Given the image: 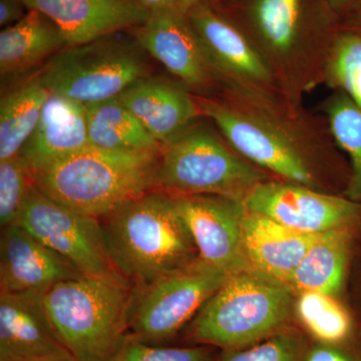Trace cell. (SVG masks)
I'll return each mask as SVG.
<instances>
[{"label": "cell", "mask_w": 361, "mask_h": 361, "mask_svg": "<svg viewBox=\"0 0 361 361\" xmlns=\"http://www.w3.org/2000/svg\"><path fill=\"white\" fill-rule=\"evenodd\" d=\"M360 6H361V4H360ZM357 23H358V25H360V28L361 30V6L360 8V11H358ZM358 33H360V35H361V32H358Z\"/></svg>", "instance_id": "obj_37"}, {"label": "cell", "mask_w": 361, "mask_h": 361, "mask_svg": "<svg viewBox=\"0 0 361 361\" xmlns=\"http://www.w3.org/2000/svg\"><path fill=\"white\" fill-rule=\"evenodd\" d=\"M212 346L198 344L188 348H169L145 343L129 336L111 361H216Z\"/></svg>", "instance_id": "obj_30"}, {"label": "cell", "mask_w": 361, "mask_h": 361, "mask_svg": "<svg viewBox=\"0 0 361 361\" xmlns=\"http://www.w3.org/2000/svg\"><path fill=\"white\" fill-rule=\"evenodd\" d=\"M85 109L90 146L109 151L161 153L160 142L118 97Z\"/></svg>", "instance_id": "obj_22"}, {"label": "cell", "mask_w": 361, "mask_h": 361, "mask_svg": "<svg viewBox=\"0 0 361 361\" xmlns=\"http://www.w3.org/2000/svg\"><path fill=\"white\" fill-rule=\"evenodd\" d=\"M89 145L85 104L51 92L18 156L32 179Z\"/></svg>", "instance_id": "obj_16"}, {"label": "cell", "mask_w": 361, "mask_h": 361, "mask_svg": "<svg viewBox=\"0 0 361 361\" xmlns=\"http://www.w3.org/2000/svg\"><path fill=\"white\" fill-rule=\"evenodd\" d=\"M353 287H355L356 308L361 314V253L356 261Z\"/></svg>", "instance_id": "obj_34"}, {"label": "cell", "mask_w": 361, "mask_h": 361, "mask_svg": "<svg viewBox=\"0 0 361 361\" xmlns=\"http://www.w3.org/2000/svg\"><path fill=\"white\" fill-rule=\"evenodd\" d=\"M189 18L212 65L216 63L223 70L252 80L269 78L264 61L243 35L206 4L195 7Z\"/></svg>", "instance_id": "obj_21"}, {"label": "cell", "mask_w": 361, "mask_h": 361, "mask_svg": "<svg viewBox=\"0 0 361 361\" xmlns=\"http://www.w3.org/2000/svg\"><path fill=\"white\" fill-rule=\"evenodd\" d=\"M82 276L70 263L20 224L4 228L0 239V292L44 294L54 285Z\"/></svg>", "instance_id": "obj_15"}, {"label": "cell", "mask_w": 361, "mask_h": 361, "mask_svg": "<svg viewBox=\"0 0 361 361\" xmlns=\"http://www.w3.org/2000/svg\"><path fill=\"white\" fill-rule=\"evenodd\" d=\"M118 97L161 146L189 128L198 113L186 90L163 78H142Z\"/></svg>", "instance_id": "obj_17"}, {"label": "cell", "mask_w": 361, "mask_h": 361, "mask_svg": "<svg viewBox=\"0 0 361 361\" xmlns=\"http://www.w3.org/2000/svg\"><path fill=\"white\" fill-rule=\"evenodd\" d=\"M329 2L336 8H345L353 4H361V0H329Z\"/></svg>", "instance_id": "obj_35"}, {"label": "cell", "mask_w": 361, "mask_h": 361, "mask_svg": "<svg viewBox=\"0 0 361 361\" xmlns=\"http://www.w3.org/2000/svg\"><path fill=\"white\" fill-rule=\"evenodd\" d=\"M249 212L307 234L361 225V203L317 193L296 183L264 182L242 201Z\"/></svg>", "instance_id": "obj_9"}, {"label": "cell", "mask_w": 361, "mask_h": 361, "mask_svg": "<svg viewBox=\"0 0 361 361\" xmlns=\"http://www.w3.org/2000/svg\"><path fill=\"white\" fill-rule=\"evenodd\" d=\"M330 129L351 163L346 197L361 203V109L343 92L329 106Z\"/></svg>", "instance_id": "obj_25"}, {"label": "cell", "mask_w": 361, "mask_h": 361, "mask_svg": "<svg viewBox=\"0 0 361 361\" xmlns=\"http://www.w3.org/2000/svg\"><path fill=\"white\" fill-rule=\"evenodd\" d=\"M265 175L219 139L187 128L161 146L156 189L171 195H213L242 202Z\"/></svg>", "instance_id": "obj_5"}, {"label": "cell", "mask_w": 361, "mask_h": 361, "mask_svg": "<svg viewBox=\"0 0 361 361\" xmlns=\"http://www.w3.org/2000/svg\"><path fill=\"white\" fill-rule=\"evenodd\" d=\"M228 275L199 259L148 286L135 288L129 336L156 345L174 338L194 319Z\"/></svg>", "instance_id": "obj_7"}, {"label": "cell", "mask_w": 361, "mask_h": 361, "mask_svg": "<svg viewBox=\"0 0 361 361\" xmlns=\"http://www.w3.org/2000/svg\"><path fill=\"white\" fill-rule=\"evenodd\" d=\"M116 35L59 51L40 71L42 84L52 94L85 106L116 99L147 75L137 40Z\"/></svg>", "instance_id": "obj_6"}, {"label": "cell", "mask_w": 361, "mask_h": 361, "mask_svg": "<svg viewBox=\"0 0 361 361\" xmlns=\"http://www.w3.org/2000/svg\"><path fill=\"white\" fill-rule=\"evenodd\" d=\"M252 16L263 39L285 51L295 42L302 20V0H256Z\"/></svg>", "instance_id": "obj_26"}, {"label": "cell", "mask_w": 361, "mask_h": 361, "mask_svg": "<svg viewBox=\"0 0 361 361\" xmlns=\"http://www.w3.org/2000/svg\"><path fill=\"white\" fill-rule=\"evenodd\" d=\"M329 61L332 82L361 109V35L346 32L337 37Z\"/></svg>", "instance_id": "obj_27"}, {"label": "cell", "mask_w": 361, "mask_h": 361, "mask_svg": "<svg viewBox=\"0 0 361 361\" xmlns=\"http://www.w3.org/2000/svg\"><path fill=\"white\" fill-rule=\"evenodd\" d=\"M28 9L54 21L68 47L89 44L146 23L149 13L139 0H25Z\"/></svg>", "instance_id": "obj_13"}, {"label": "cell", "mask_w": 361, "mask_h": 361, "mask_svg": "<svg viewBox=\"0 0 361 361\" xmlns=\"http://www.w3.org/2000/svg\"><path fill=\"white\" fill-rule=\"evenodd\" d=\"M201 108L240 155L288 182L312 186L313 177L305 161L285 137L263 123L220 104L204 102Z\"/></svg>", "instance_id": "obj_12"}, {"label": "cell", "mask_w": 361, "mask_h": 361, "mask_svg": "<svg viewBox=\"0 0 361 361\" xmlns=\"http://www.w3.org/2000/svg\"><path fill=\"white\" fill-rule=\"evenodd\" d=\"M28 11L25 0H0V26L6 28L18 23Z\"/></svg>", "instance_id": "obj_33"}, {"label": "cell", "mask_w": 361, "mask_h": 361, "mask_svg": "<svg viewBox=\"0 0 361 361\" xmlns=\"http://www.w3.org/2000/svg\"><path fill=\"white\" fill-rule=\"evenodd\" d=\"M139 2L149 13L173 11L189 14L195 7L205 4V0H139Z\"/></svg>", "instance_id": "obj_32"}, {"label": "cell", "mask_w": 361, "mask_h": 361, "mask_svg": "<svg viewBox=\"0 0 361 361\" xmlns=\"http://www.w3.org/2000/svg\"><path fill=\"white\" fill-rule=\"evenodd\" d=\"M18 224L68 261L82 276L116 273L99 218L61 205L35 183Z\"/></svg>", "instance_id": "obj_8"}, {"label": "cell", "mask_w": 361, "mask_h": 361, "mask_svg": "<svg viewBox=\"0 0 361 361\" xmlns=\"http://www.w3.org/2000/svg\"><path fill=\"white\" fill-rule=\"evenodd\" d=\"M32 184V176L20 156L0 161V224L2 229L18 224Z\"/></svg>", "instance_id": "obj_29"}, {"label": "cell", "mask_w": 361, "mask_h": 361, "mask_svg": "<svg viewBox=\"0 0 361 361\" xmlns=\"http://www.w3.org/2000/svg\"><path fill=\"white\" fill-rule=\"evenodd\" d=\"M360 233L361 225L322 233L287 282L295 295L315 291L338 298L345 288Z\"/></svg>", "instance_id": "obj_19"}, {"label": "cell", "mask_w": 361, "mask_h": 361, "mask_svg": "<svg viewBox=\"0 0 361 361\" xmlns=\"http://www.w3.org/2000/svg\"><path fill=\"white\" fill-rule=\"evenodd\" d=\"M111 263L134 288L199 260L174 196L154 189L99 218Z\"/></svg>", "instance_id": "obj_1"}, {"label": "cell", "mask_w": 361, "mask_h": 361, "mask_svg": "<svg viewBox=\"0 0 361 361\" xmlns=\"http://www.w3.org/2000/svg\"><path fill=\"white\" fill-rule=\"evenodd\" d=\"M294 314L315 342L353 343L356 334L355 316L337 297L315 291L296 295Z\"/></svg>", "instance_id": "obj_24"}, {"label": "cell", "mask_w": 361, "mask_h": 361, "mask_svg": "<svg viewBox=\"0 0 361 361\" xmlns=\"http://www.w3.org/2000/svg\"><path fill=\"white\" fill-rule=\"evenodd\" d=\"M173 196L199 259L227 274L251 266L244 251L242 202L213 195Z\"/></svg>", "instance_id": "obj_10"}, {"label": "cell", "mask_w": 361, "mask_h": 361, "mask_svg": "<svg viewBox=\"0 0 361 361\" xmlns=\"http://www.w3.org/2000/svg\"><path fill=\"white\" fill-rule=\"evenodd\" d=\"M290 287L249 266L228 275L187 326L196 344L239 349L287 329L294 314Z\"/></svg>", "instance_id": "obj_3"}, {"label": "cell", "mask_w": 361, "mask_h": 361, "mask_svg": "<svg viewBox=\"0 0 361 361\" xmlns=\"http://www.w3.org/2000/svg\"><path fill=\"white\" fill-rule=\"evenodd\" d=\"M135 32V39L142 49L172 75L192 85L208 82L212 63L189 14L153 11Z\"/></svg>", "instance_id": "obj_14"}, {"label": "cell", "mask_w": 361, "mask_h": 361, "mask_svg": "<svg viewBox=\"0 0 361 361\" xmlns=\"http://www.w3.org/2000/svg\"><path fill=\"white\" fill-rule=\"evenodd\" d=\"M160 153L109 151L89 146L32 178L61 205L101 218L156 189Z\"/></svg>", "instance_id": "obj_4"}, {"label": "cell", "mask_w": 361, "mask_h": 361, "mask_svg": "<svg viewBox=\"0 0 361 361\" xmlns=\"http://www.w3.org/2000/svg\"><path fill=\"white\" fill-rule=\"evenodd\" d=\"M42 361H78L73 357L59 358V360H42Z\"/></svg>", "instance_id": "obj_36"}, {"label": "cell", "mask_w": 361, "mask_h": 361, "mask_svg": "<svg viewBox=\"0 0 361 361\" xmlns=\"http://www.w3.org/2000/svg\"><path fill=\"white\" fill-rule=\"evenodd\" d=\"M308 346L299 332L285 329L247 348L221 350L216 361H304Z\"/></svg>", "instance_id": "obj_28"}, {"label": "cell", "mask_w": 361, "mask_h": 361, "mask_svg": "<svg viewBox=\"0 0 361 361\" xmlns=\"http://www.w3.org/2000/svg\"><path fill=\"white\" fill-rule=\"evenodd\" d=\"M135 288L118 272L78 276L44 294L59 341L78 361H111L129 338Z\"/></svg>", "instance_id": "obj_2"}, {"label": "cell", "mask_w": 361, "mask_h": 361, "mask_svg": "<svg viewBox=\"0 0 361 361\" xmlns=\"http://www.w3.org/2000/svg\"><path fill=\"white\" fill-rule=\"evenodd\" d=\"M242 225L244 251L249 264L286 284L322 234L292 230L246 209Z\"/></svg>", "instance_id": "obj_18"}, {"label": "cell", "mask_w": 361, "mask_h": 361, "mask_svg": "<svg viewBox=\"0 0 361 361\" xmlns=\"http://www.w3.org/2000/svg\"><path fill=\"white\" fill-rule=\"evenodd\" d=\"M66 47L65 37L56 23L30 9L23 20L0 32L1 78L30 70Z\"/></svg>", "instance_id": "obj_20"}, {"label": "cell", "mask_w": 361, "mask_h": 361, "mask_svg": "<svg viewBox=\"0 0 361 361\" xmlns=\"http://www.w3.org/2000/svg\"><path fill=\"white\" fill-rule=\"evenodd\" d=\"M39 75L2 96L0 102V161L20 155L37 128L51 96Z\"/></svg>", "instance_id": "obj_23"}, {"label": "cell", "mask_w": 361, "mask_h": 361, "mask_svg": "<svg viewBox=\"0 0 361 361\" xmlns=\"http://www.w3.org/2000/svg\"><path fill=\"white\" fill-rule=\"evenodd\" d=\"M73 357L63 345L44 304V294L0 292V361Z\"/></svg>", "instance_id": "obj_11"}, {"label": "cell", "mask_w": 361, "mask_h": 361, "mask_svg": "<svg viewBox=\"0 0 361 361\" xmlns=\"http://www.w3.org/2000/svg\"><path fill=\"white\" fill-rule=\"evenodd\" d=\"M350 344L334 345L315 342L308 346L304 361H361V350L348 346Z\"/></svg>", "instance_id": "obj_31"}]
</instances>
